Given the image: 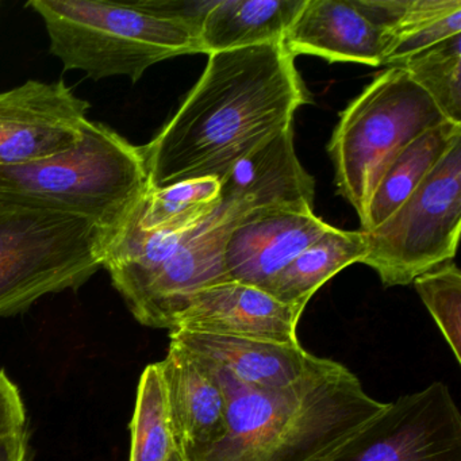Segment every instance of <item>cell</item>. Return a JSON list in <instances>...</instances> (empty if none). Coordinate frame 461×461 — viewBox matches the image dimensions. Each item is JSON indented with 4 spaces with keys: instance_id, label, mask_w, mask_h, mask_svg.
I'll return each instance as SVG.
<instances>
[{
    "instance_id": "ffe728a7",
    "label": "cell",
    "mask_w": 461,
    "mask_h": 461,
    "mask_svg": "<svg viewBox=\"0 0 461 461\" xmlns=\"http://www.w3.org/2000/svg\"><path fill=\"white\" fill-rule=\"evenodd\" d=\"M460 140L461 125L447 121L404 148L380 177L360 230L371 231L385 222Z\"/></svg>"
},
{
    "instance_id": "d4e9b609",
    "label": "cell",
    "mask_w": 461,
    "mask_h": 461,
    "mask_svg": "<svg viewBox=\"0 0 461 461\" xmlns=\"http://www.w3.org/2000/svg\"><path fill=\"white\" fill-rule=\"evenodd\" d=\"M26 430V410L17 385L0 369V439Z\"/></svg>"
},
{
    "instance_id": "603a6c76",
    "label": "cell",
    "mask_w": 461,
    "mask_h": 461,
    "mask_svg": "<svg viewBox=\"0 0 461 461\" xmlns=\"http://www.w3.org/2000/svg\"><path fill=\"white\" fill-rule=\"evenodd\" d=\"M420 86L450 122L461 125V34L395 64Z\"/></svg>"
},
{
    "instance_id": "484cf974",
    "label": "cell",
    "mask_w": 461,
    "mask_h": 461,
    "mask_svg": "<svg viewBox=\"0 0 461 461\" xmlns=\"http://www.w3.org/2000/svg\"><path fill=\"white\" fill-rule=\"evenodd\" d=\"M28 453L26 430L0 439V461H28Z\"/></svg>"
},
{
    "instance_id": "cb8c5ba5",
    "label": "cell",
    "mask_w": 461,
    "mask_h": 461,
    "mask_svg": "<svg viewBox=\"0 0 461 461\" xmlns=\"http://www.w3.org/2000/svg\"><path fill=\"white\" fill-rule=\"evenodd\" d=\"M415 290L461 363V274L452 260L414 279Z\"/></svg>"
},
{
    "instance_id": "52a82bcc",
    "label": "cell",
    "mask_w": 461,
    "mask_h": 461,
    "mask_svg": "<svg viewBox=\"0 0 461 461\" xmlns=\"http://www.w3.org/2000/svg\"><path fill=\"white\" fill-rule=\"evenodd\" d=\"M447 121L433 99L396 67L348 104L328 149L339 193L355 207L361 225L380 177L396 156Z\"/></svg>"
},
{
    "instance_id": "5bb4252c",
    "label": "cell",
    "mask_w": 461,
    "mask_h": 461,
    "mask_svg": "<svg viewBox=\"0 0 461 461\" xmlns=\"http://www.w3.org/2000/svg\"><path fill=\"white\" fill-rule=\"evenodd\" d=\"M220 182L221 202L242 214L314 206V179L296 156L293 128L237 161Z\"/></svg>"
},
{
    "instance_id": "8992f818",
    "label": "cell",
    "mask_w": 461,
    "mask_h": 461,
    "mask_svg": "<svg viewBox=\"0 0 461 461\" xmlns=\"http://www.w3.org/2000/svg\"><path fill=\"white\" fill-rule=\"evenodd\" d=\"M114 234L83 218L0 199V318L82 287L104 268Z\"/></svg>"
},
{
    "instance_id": "9c48e42d",
    "label": "cell",
    "mask_w": 461,
    "mask_h": 461,
    "mask_svg": "<svg viewBox=\"0 0 461 461\" xmlns=\"http://www.w3.org/2000/svg\"><path fill=\"white\" fill-rule=\"evenodd\" d=\"M314 461H461L460 410L445 383H431Z\"/></svg>"
},
{
    "instance_id": "4fadbf2b",
    "label": "cell",
    "mask_w": 461,
    "mask_h": 461,
    "mask_svg": "<svg viewBox=\"0 0 461 461\" xmlns=\"http://www.w3.org/2000/svg\"><path fill=\"white\" fill-rule=\"evenodd\" d=\"M176 447L187 460L225 436L228 402L212 364L171 341L160 361Z\"/></svg>"
},
{
    "instance_id": "3957f363",
    "label": "cell",
    "mask_w": 461,
    "mask_h": 461,
    "mask_svg": "<svg viewBox=\"0 0 461 461\" xmlns=\"http://www.w3.org/2000/svg\"><path fill=\"white\" fill-rule=\"evenodd\" d=\"M242 217L222 202L182 228L149 230L131 217L113 237L104 268L141 325L171 331L193 294L228 282L223 250Z\"/></svg>"
},
{
    "instance_id": "7402d4cb",
    "label": "cell",
    "mask_w": 461,
    "mask_h": 461,
    "mask_svg": "<svg viewBox=\"0 0 461 461\" xmlns=\"http://www.w3.org/2000/svg\"><path fill=\"white\" fill-rule=\"evenodd\" d=\"M221 202L217 177L185 180L169 187L149 190L133 212L142 229L182 228L209 217Z\"/></svg>"
},
{
    "instance_id": "277c9868",
    "label": "cell",
    "mask_w": 461,
    "mask_h": 461,
    "mask_svg": "<svg viewBox=\"0 0 461 461\" xmlns=\"http://www.w3.org/2000/svg\"><path fill=\"white\" fill-rule=\"evenodd\" d=\"M149 190L141 147L91 121L68 150L36 163L0 167V199L83 218L113 233Z\"/></svg>"
},
{
    "instance_id": "d6986e66",
    "label": "cell",
    "mask_w": 461,
    "mask_h": 461,
    "mask_svg": "<svg viewBox=\"0 0 461 461\" xmlns=\"http://www.w3.org/2000/svg\"><path fill=\"white\" fill-rule=\"evenodd\" d=\"M366 255L363 231L341 230L333 226L261 290L303 312L312 295L328 280L347 267L361 263Z\"/></svg>"
},
{
    "instance_id": "8fae6325",
    "label": "cell",
    "mask_w": 461,
    "mask_h": 461,
    "mask_svg": "<svg viewBox=\"0 0 461 461\" xmlns=\"http://www.w3.org/2000/svg\"><path fill=\"white\" fill-rule=\"evenodd\" d=\"M302 312L298 307L277 301L261 288L223 282L193 294L171 331L299 345L296 328Z\"/></svg>"
},
{
    "instance_id": "ba28073f",
    "label": "cell",
    "mask_w": 461,
    "mask_h": 461,
    "mask_svg": "<svg viewBox=\"0 0 461 461\" xmlns=\"http://www.w3.org/2000/svg\"><path fill=\"white\" fill-rule=\"evenodd\" d=\"M461 228V140L422 185L382 225L363 231L361 263L384 287L407 285L434 267L453 260Z\"/></svg>"
},
{
    "instance_id": "2e32d148",
    "label": "cell",
    "mask_w": 461,
    "mask_h": 461,
    "mask_svg": "<svg viewBox=\"0 0 461 461\" xmlns=\"http://www.w3.org/2000/svg\"><path fill=\"white\" fill-rule=\"evenodd\" d=\"M171 341L225 369L253 390H279L317 371L328 358L306 352L302 345H283L240 337L194 331H169Z\"/></svg>"
},
{
    "instance_id": "7a4b0ae2",
    "label": "cell",
    "mask_w": 461,
    "mask_h": 461,
    "mask_svg": "<svg viewBox=\"0 0 461 461\" xmlns=\"http://www.w3.org/2000/svg\"><path fill=\"white\" fill-rule=\"evenodd\" d=\"M212 366L228 402V429L221 441L187 461H314L388 406L330 358L279 390H253Z\"/></svg>"
},
{
    "instance_id": "30bf717a",
    "label": "cell",
    "mask_w": 461,
    "mask_h": 461,
    "mask_svg": "<svg viewBox=\"0 0 461 461\" xmlns=\"http://www.w3.org/2000/svg\"><path fill=\"white\" fill-rule=\"evenodd\" d=\"M90 104L63 82L28 80L0 93V167L23 166L68 150L82 139Z\"/></svg>"
},
{
    "instance_id": "7c38bea8",
    "label": "cell",
    "mask_w": 461,
    "mask_h": 461,
    "mask_svg": "<svg viewBox=\"0 0 461 461\" xmlns=\"http://www.w3.org/2000/svg\"><path fill=\"white\" fill-rule=\"evenodd\" d=\"M312 210L267 209L244 215L226 241L228 282L263 288L307 247L331 230Z\"/></svg>"
},
{
    "instance_id": "e0dca14e",
    "label": "cell",
    "mask_w": 461,
    "mask_h": 461,
    "mask_svg": "<svg viewBox=\"0 0 461 461\" xmlns=\"http://www.w3.org/2000/svg\"><path fill=\"white\" fill-rule=\"evenodd\" d=\"M384 34L383 66L461 34V0H353Z\"/></svg>"
},
{
    "instance_id": "5b68a950",
    "label": "cell",
    "mask_w": 461,
    "mask_h": 461,
    "mask_svg": "<svg viewBox=\"0 0 461 461\" xmlns=\"http://www.w3.org/2000/svg\"><path fill=\"white\" fill-rule=\"evenodd\" d=\"M26 7L44 21L50 53L64 69L93 80L128 77L137 83L161 61L203 53L196 26L156 14L140 2L31 0Z\"/></svg>"
},
{
    "instance_id": "4316f807",
    "label": "cell",
    "mask_w": 461,
    "mask_h": 461,
    "mask_svg": "<svg viewBox=\"0 0 461 461\" xmlns=\"http://www.w3.org/2000/svg\"><path fill=\"white\" fill-rule=\"evenodd\" d=\"M168 461H187L185 460V456H183V453L180 452L179 449H175L174 452L171 453V456H169Z\"/></svg>"
},
{
    "instance_id": "44dd1931",
    "label": "cell",
    "mask_w": 461,
    "mask_h": 461,
    "mask_svg": "<svg viewBox=\"0 0 461 461\" xmlns=\"http://www.w3.org/2000/svg\"><path fill=\"white\" fill-rule=\"evenodd\" d=\"M131 430L129 461H168L176 449L160 361L140 377Z\"/></svg>"
},
{
    "instance_id": "6da1fadb",
    "label": "cell",
    "mask_w": 461,
    "mask_h": 461,
    "mask_svg": "<svg viewBox=\"0 0 461 461\" xmlns=\"http://www.w3.org/2000/svg\"><path fill=\"white\" fill-rule=\"evenodd\" d=\"M309 102L295 58L282 42L209 55L176 114L141 147L150 190L222 179L237 161L293 128L294 115Z\"/></svg>"
},
{
    "instance_id": "ac0fdd59",
    "label": "cell",
    "mask_w": 461,
    "mask_h": 461,
    "mask_svg": "<svg viewBox=\"0 0 461 461\" xmlns=\"http://www.w3.org/2000/svg\"><path fill=\"white\" fill-rule=\"evenodd\" d=\"M306 0H214L199 29L204 55L282 42Z\"/></svg>"
},
{
    "instance_id": "9a60e30c",
    "label": "cell",
    "mask_w": 461,
    "mask_h": 461,
    "mask_svg": "<svg viewBox=\"0 0 461 461\" xmlns=\"http://www.w3.org/2000/svg\"><path fill=\"white\" fill-rule=\"evenodd\" d=\"M293 58L315 56L329 63L383 66L384 34L353 0H306L282 41Z\"/></svg>"
}]
</instances>
